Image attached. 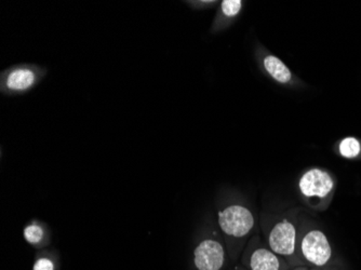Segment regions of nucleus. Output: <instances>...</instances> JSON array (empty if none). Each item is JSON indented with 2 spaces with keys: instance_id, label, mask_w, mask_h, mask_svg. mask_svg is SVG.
I'll use <instances>...</instances> for the list:
<instances>
[{
  "instance_id": "nucleus-1",
  "label": "nucleus",
  "mask_w": 361,
  "mask_h": 270,
  "mask_svg": "<svg viewBox=\"0 0 361 270\" xmlns=\"http://www.w3.org/2000/svg\"><path fill=\"white\" fill-rule=\"evenodd\" d=\"M47 73V68L37 64L12 65L0 74V92L8 97L25 94L42 82Z\"/></svg>"
},
{
  "instance_id": "nucleus-2",
  "label": "nucleus",
  "mask_w": 361,
  "mask_h": 270,
  "mask_svg": "<svg viewBox=\"0 0 361 270\" xmlns=\"http://www.w3.org/2000/svg\"><path fill=\"white\" fill-rule=\"evenodd\" d=\"M219 225L227 235L243 238L255 226V217L245 207L233 204L219 212Z\"/></svg>"
},
{
  "instance_id": "nucleus-3",
  "label": "nucleus",
  "mask_w": 361,
  "mask_h": 270,
  "mask_svg": "<svg viewBox=\"0 0 361 270\" xmlns=\"http://www.w3.org/2000/svg\"><path fill=\"white\" fill-rule=\"evenodd\" d=\"M302 253L308 263L324 266L331 259L332 250L326 235L320 231L306 233L301 245Z\"/></svg>"
},
{
  "instance_id": "nucleus-4",
  "label": "nucleus",
  "mask_w": 361,
  "mask_h": 270,
  "mask_svg": "<svg viewBox=\"0 0 361 270\" xmlns=\"http://www.w3.org/2000/svg\"><path fill=\"white\" fill-rule=\"evenodd\" d=\"M300 190L308 199L326 198L334 188V182L329 173L320 168H310L299 182Z\"/></svg>"
},
{
  "instance_id": "nucleus-5",
  "label": "nucleus",
  "mask_w": 361,
  "mask_h": 270,
  "mask_svg": "<svg viewBox=\"0 0 361 270\" xmlns=\"http://www.w3.org/2000/svg\"><path fill=\"white\" fill-rule=\"evenodd\" d=\"M224 261V247L219 241L206 239L195 249L194 262L198 270H220Z\"/></svg>"
},
{
  "instance_id": "nucleus-6",
  "label": "nucleus",
  "mask_w": 361,
  "mask_h": 270,
  "mask_svg": "<svg viewBox=\"0 0 361 270\" xmlns=\"http://www.w3.org/2000/svg\"><path fill=\"white\" fill-rule=\"evenodd\" d=\"M295 237L297 231L293 224L288 221H281L276 224L269 233V247L275 254L290 257L295 249Z\"/></svg>"
},
{
  "instance_id": "nucleus-7",
  "label": "nucleus",
  "mask_w": 361,
  "mask_h": 270,
  "mask_svg": "<svg viewBox=\"0 0 361 270\" xmlns=\"http://www.w3.org/2000/svg\"><path fill=\"white\" fill-rule=\"evenodd\" d=\"M251 270H281V261L273 251L257 249L250 259Z\"/></svg>"
},
{
  "instance_id": "nucleus-8",
  "label": "nucleus",
  "mask_w": 361,
  "mask_h": 270,
  "mask_svg": "<svg viewBox=\"0 0 361 270\" xmlns=\"http://www.w3.org/2000/svg\"><path fill=\"white\" fill-rule=\"evenodd\" d=\"M265 70L275 80L281 83H287L291 80L292 75L285 63L274 56H269L264 59Z\"/></svg>"
},
{
  "instance_id": "nucleus-9",
  "label": "nucleus",
  "mask_w": 361,
  "mask_h": 270,
  "mask_svg": "<svg viewBox=\"0 0 361 270\" xmlns=\"http://www.w3.org/2000/svg\"><path fill=\"white\" fill-rule=\"evenodd\" d=\"M361 145L355 137H346L340 143V154L344 158L353 159L360 154Z\"/></svg>"
},
{
  "instance_id": "nucleus-10",
  "label": "nucleus",
  "mask_w": 361,
  "mask_h": 270,
  "mask_svg": "<svg viewBox=\"0 0 361 270\" xmlns=\"http://www.w3.org/2000/svg\"><path fill=\"white\" fill-rule=\"evenodd\" d=\"M23 235L25 240L30 245H38L44 237V231L42 225L32 222L24 228Z\"/></svg>"
},
{
  "instance_id": "nucleus-11",
  "label": "nucleus",
  "mask_w": 361,
  "mask_h": 270,
  "mask_svg": "<svg viewBox=\"0 0 361 270\" xmlns=\"http://www.w3.org/2000/svg\"><path fill=\"white\" fill-rule=\"evenodd\" d=\"M243 8V1L240 0H224L221 3V13L227 19H234L238 16Z\"/></svg>"
},
{
  "instance_id": "nucleus-12",
  "label": "nucleus",
  "mask_w": 361,
  "mask_h": 270,
  "mask_svg": "<svg viewBox=\"0 0 361 270\" xmlns=\"http://www.w3.org/2000/svg\"><path fill=\"white\" fill-rule=\"evenodd\" d=\"M34 270H54V263L50 259L42 257L36 262Z\"/></svg>"
}]
</instances>
